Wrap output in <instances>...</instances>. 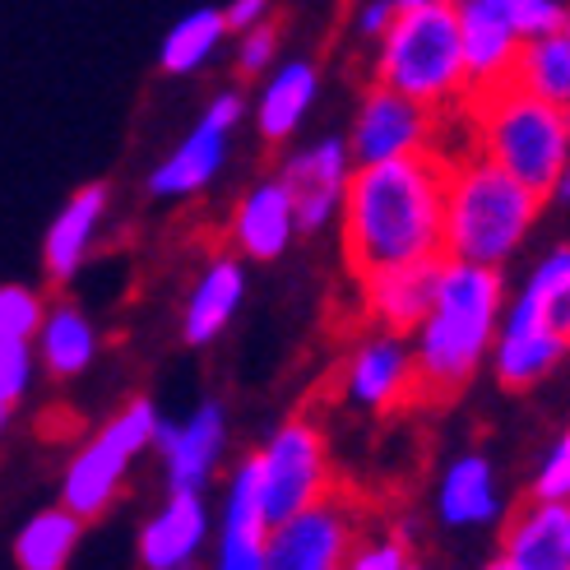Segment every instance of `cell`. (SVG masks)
I'll use <instances>...</instances> for the list:
<instances>
[{"label":"cell","instance_id":"cell-28","mask_svg":"<svg viewBox=\"0 0 570 570\" xmlns=\"http://www.w3.org/2000/svg\"><path fill=\"white\" fill-rule=\"evenodd\" d=\"M510 83L533 94V98L552 102V107H561V111H570V42H566V33L520 42Z\"/></svg>","mask_w":570,"mask_h":570},{"label":"cell","instance_id":"cell-37","mask_svg":"<svg viewBox=\"0 0 570 570\" xmlns=\"http://www.w3.org/2000/svg\"><path fill=\"white\" fill-rule=\"evenodd\" d=\"M548 199H561V205H570V158H566V167H561V177H557V186H552Z\"/></svg>","mask_w":570,"mask_h":570},{"label":"cell","instance_id":"cell-10","mask_svg":"<svg viewBox=\"0 0 570 570\" xmlns=\"http://www.w3.org/2000/svg\"><path fill=\"white\" fill-rule=\"evenodd\" d=\"M436 130H441V111L394 94L385 83H366L344 139L353 163H390L409 154H432Z\"/></svg>","mask_w":570,"mask_h":570},{"label":"cell","instance_id":"cell-18","mask_svg":"<svg viewBox=\"0 0 570 570\" xmlns=\"http://www.w3.org/2000/svg\"><path fill=\"white\" fill-rule=\"evenodd\" d=\"M107 209H111V190L102 181L79 186L66 205L56 209V218L47 223V237H42V265H47L51 283H70L83 265H89L98 233L107 223Z\"/></svg>","mask_w":570,"mask_h":570},{"label":"cell","instance_id":"cell-9","mask_svg":"<svg viewBox=\"0 0 570 570\" xmlns=\"http://www.w3.org/2000/svg\"><path fill=\"white\" fill-rule=\"evenodd\" d=\"M242 117H246V98L237 89H218L205 102V111H199L195 130H186L181 145L149 173L145 190L154 199H195V195H205L223 173L227 139H233V130L242 126Z\"/></svg>","mask_w":570,"mask_h":570},{"label":"cell","instance_id":"cell-30","mask_svg":"<svg viewBox=\"0 0 570 570\" xmlns=\"http://www.w3.org/2000/svg\"><path fill=\"white\" fill-rule=\"evenodd\" d=\"M38 381V353L33 344H14L0 338V413H14L23 404V394Z\"/></svg>","mask_w":570,"mask_h":570},{"label":"cell","instance_id":"cell-23","mask_svg":"<svg viewBox=\"0 0 570 570\" xmlns=\"http://www.w3.org/2000/svg\"><path fill=\"white\" fill-rule=\"evenodd\" d=\"M501 557L520 570H570V501L529 497L501 529Z\"/></svg>","mask_w":570,"mask_h":570},{"label":"cell","instance_id":"cell-6","mask_svg":"<svg viewBox=\"0 0 570 570\" xmlns=\"http://www.w3.org/2000/svg\"><path fill=\"white\" fill-rule=\"evenodd\" d=\"M154 432H158L154 399H145V394L126 399V404L70 454V464L61 473V505L75 510L83 524L107 515L111 501L121 497L135 460L145 450H154Z\"/></svg>","mask_w":570,"mask_h":570},{"label":"cell","instance_id":"cell-27","mask_svg":"<svg viewBox=\"0 0 570 570\" xmlns=\"http://www.w3.org/2000/svg\"><path fill=\"white\" fill-rule=\"evenodd\" d=\"M227 38L233 33H227L223 6H199L167 28V38L158 47V70L163 75H199L223 51Z\"/></svg>","mask_w":570,"mask_h":570},{"label":"cell","instance_id":"cell-3","mask_svg":"<svg viewBox=\"0 0 570 570\" xmlns=\"http://www.w3.org/2000/svg\"><path fill=\"white\" fill-rule=\"evenodd\" d=\"M543 195H533L524 181H515L482 158L478 149L445 167V223H441V255L445 261H469L505 269L524 250Z\"/></svg>","mask_w":570,"mask_h":570},{"label":"cell","instance_id":"cell-33","mask_svg":"<svg viewBox=\"0 0 570 570\" xmlns=\"http://www.w3.org/2000/svg\"><path fill=\"white\" fill-rule=\"evenodd\" d=\"M409 561L413 552L404 533H376V538H357L344 570H404Z\"/></svg>","mask_w":570,"mask_h":570},{"label":"cell","instance_id":"cell-31","mask_svg":"<svg viewBox=\"0 0 570 570\" xmlns=\"http://www.w3.org/2000/svg\"><path fill=\"white\" fill-rule=\"evenodd\" d=\"M278 19H265V23H255L246 28V33H237V47H233V61H237V75L242 79H265L269 66L278 61Z\"/></svg>","mask_w":570,"mask_h":570},{"label":"cell","instance_id":"cell-17","mask_svg":"<svg viewBox=\"0 0 570 570\" xmlns=\"http://www.w3.org/2000/svg\"><path fill=\"white\" fill-rule=\"evenodd\" d=\"M209 529L214 515L205 505V492H167V501L139 529V566L145 570L195 566V557L209 543Z\"/></svg>","mask_w":570,"mask_h":570},{"label":"cell","instance_id":"cell-45","mask_svg":"<svg viewBox=\"0 0 570 570\" xmlns=\"http://www.w3.org/2000/svg\"><path fill=\"white\" fill-rule=\"evenodd\" d=\"M505 6H510V0H505Z\"/></svg>","mask_w":570,"mask_h":570},{"label":"cell","instance_id":"cell-38","mask_svg":"<svg viewBox=\"0 0 570 570\" xmlns=\"http://www.w3.org/2000/svg\"><path fill=\"white\" fill-rule=\"evenodd\" d=\"M482 570H520V566H515V561H505V557H501V552H497V557H492V561H488V566H482Z\"/></svg>","mask_w":570,"mask_h":570},{"label":"cell","instance_id":"cell-19","mask_svg":"<svg viewBox=\"0 0 570 570\" xmlns=\"http://www.w3.org/2000/svg\"><path fill=\"white\" fill-rule=\"evenodd\" d=\"M505 515L497 464L482 450H464L441 469L436 482V520L445 529H497Z\"/></svg>","mask_w":570,"mask_h":570},{"label":"cell","instance_id":"cell-11","mask_svg":"<svg viewBox=\"0 0 570 570\" xmlns=\"http://www.w3.org/2000/svg\"><path fill=\"white\" fill-rule=\"evenodd\" d=\"M353 154L344 135H321L311 145H297L283 158L278 177L293 190V209H297V233L316 237L325 227L338 223L344 214V195H348V177H353Z\"/></svg>","mask_w":570,"mask_h":570},{"label":"cell","instance_id":"cell-7","mask_svg":"<svg viewBox=\"0 0 570 570\" xmlns=\"http://www.w3.org/2000/svg\"><path fill=\"white\" fill-rule=\"evenodd\" d=\"M255 492H261L265 520L278 524L293 510L321 501L334 488L330 469V441L311 417H288L265 436V445L250 454Z\"/></svg>","mask_w":570,"mask_h":570},{"label":"cell","instance_id":"cell-16","mask_svg":"<svg viewBox=\"0 0 570 570\" xmlns=\"http://www.w3.org/2000/svg\"><path fill=\"white\" fill-rule=\"evenodd\" d=\"M460 47H464V79L469 98L510 83L520 56V33L505 0H460Z\"/></svg>","mask_w":570,"mask_h":570},{"label":"cell","instance_id":"cell-24","mask_svg":"<svg viewBox=\"0 0 570 570\" xmlns=\"http://www.w3.org/2000/svg\"><path fill=\"white\" fill-rule=\"evenodd\" d=\"M505 316L548 330L570 353V242H557L538 255L520 293L505 297Z\"/></svg>","mask_w":570,"mask_h":570},{"label":"cell","instance_id":"cell-36","mask_svg":"<svg viewBox=\"0 0 570 570\" xmlns=\"http://www.w3.org/2000/svg\"><path fill=\"white\" fill-rule=\"evenodd\" d=\"M223 19H227V33H246V28L274 19V0H233V6H223Z\"/></svg>","mask_w":570,"mask_h":570},{"label":"cell","instance_id":"cell-5","mask_svg":"<svg viewBox=\"0 0 570 570\" xmlns=\"http://www.w3.org/2000/svg\"><path fill=\"white\" fill-rule=\"evenodd\" d=\"M464 107L473 117L478 154L548 199L570 158V111L515 89V83H497Z\"/></svg>","mask_w":570,"mask_h":570},{"label":"cell","instance_id":"cell-26","mask_svg":"<svg viewBox=\"0 0 570 570\" xmlns=\"http://www.w3.org/2000/svg\"><path fill=\"white\" fill-rule=\"evenodd\" d=\"M83 538V520L66 505H47L28 515L14 533V566L19 570H66Z\"/></svg>","mask_w":570,"mask_h":570},{"label":"cell","instance_id":"cell-34","mask_svg":"<svg viewBox=\"0 0 570 570\" xmlns=\"http://www.w3.org/2000/svg\"><path fill=\"white\" fill-rule=\"evenodd\" d=\"M505 10H510V19H515V33H520V42H529V38L561 33L566 0H510Z\"/></svg>","mask_w":570,"mask_h":570},{"label":"cell","instance_id":"cell-20","mask_svg":"<svg viewBox=\"0 0 570 570\" xmlns=\"http://www.w3.org/2000/svg\"><path fill=\"white\" fill-rule=\"evenodd\" d=\"M265 533H269V520L261 510L255 469H250V454H246V460L233 469V478H227V492H223L214 570H269L265 566Z\"/></svg>","mask_w":570,"mask_h":570},{"label":"cell","instance_id":"cell-39","mask_svg":"<svg viewBox=\"0 0 570 570\" xmlns=\"http://www.w3.org/2000/svg\"><path fill=\"white\" fill-rule=\"evenodd\" d=\"M561 33H566V42H570V6H566V19H561Z\"/></svg>","mask_w":570,"mask_h":570},{"label":"cell","instance_id":"cell-1","mask_svg":"<svg viewBox=\"0 0 570 570\" xmlns=\"http://www.w3.org/2000/svg\"><path fill=\"white\" fill-rule=\"evenodd\" d=\"M445 167L450 158H441L436 149L353 167L344 214H338L353 274L441 255Z\"/></svg>","mask_w":570,"mask_h":570},{"label":"cell","instance_id":"cell-12","mask_svg":"<svg viewBox=\"0 0 570 570\" xmlns=\"http://www.w3.org/2000/svg\"><path fill=\"white\" fill-rule=\"evenodd\" d=\"M158 460H163V478L167 492H209V482L227 454V413L218 399L195 404L181 422L158 417Z\"/></svg>","mask_w":570,"mask_h":570},{"label":"cell","instance_id":"cell-25","mask_svg":"<svg viewBox=\"0 0 570 570\" xmlns=\"http://www.w3.org/2000/svg\"><path fill=\"white\" fill-rule=\"evenodd\" d=\"M98 348H102V338H98V325L89 311L79 302H47L42 330L33 334V353L51 381L83 376L98 362Z\"/></svg>","mask_w":570,"mask_h":570},{"label":"cell","instance_id":"cell-29","mask_svg":"<svg viewBox=\"0 0 570 570\" xmlns=\"http://www.w3.org/2000/svg\"><path fill=\"white\" fill-rule=\"evenodd\" d=\"M47 297L28 283H0V338L14 344H33V334L42 330Z\"/></svg>","mask_w":570,"mask_h":570},{"label":"cell","instance_id":"cell-43","mask_svg":"<svg viewBox=\"0 0 570 570\" xmlns=\"http://www.w3.org/2000/svg\"><path fill=\"white\" fill-rule=\"evenodd\" d=\"M177 570H195V566H177Z\"/></svg>","mask_w":570,"mask_h":570},{"label":"cell","instance_id":"cell-41","mask_svg":"<svg viewBox=\"0 0 570 570\" xmlns=\"http://www.w3.org/2000/svg\"><path fill=\"white\" fill-rule=\"evenodd\" d=\"M6 426H10V413H0V436H6Z\"/></svg>","mask_w":570,"mask_h":570},{"label":"cell","instance_id":"cell-4","mask_svg":"<svg viewBox=\"0 0 570 570\" xmlns=\"http://www.w3.org/2000/svg\"><path fill=\"white\" fill-rule=\"evenodd\" d=\"M372 83L404 94L432 111L464 107V47H460V6L454 0H426V6L394 10L390 28L372 47Z\"/></svg>","mask_w":570,"mask_h":570},{"label":"cell","instance_id":"cell-21","mask_svg":"<svg viewBox=\"0 0 570 570\" xmlns=\"http://www.w3.org/2000/svg\"><path fill=\"white\" fill-rule=\"evenodd\" d=\"M321 94V66L306 61V56H293V61H274L269 75L261 79V94H255V130H261L265 145H288V139L302 130V121L311 117Z\"/></svg>","mask_w":570,"mask_h":570},{"label":"cell","instance_id":"cell-15","mask_svg":"<svg viewBox=\"0 0 570 570\" xmlns=\"http://www.w3.org/2000/svg\"><path fill=\"white\" fill-rule=\"evenodd\" d=\"M297 237L302 233H297V209H293L288 181L278 173L250 181L246 195L237 199L233 218H227V242L237 246L242 261H255V265L283 261Z\"/></svg>","mask_w":570,"mask_h":570},{"label":"cell","instance_id":"cell-2","mask_svg":"<svg viewBox=\"0 0 570 570\" xmlns=\"http://www.w3.org/2000/svg\"><path fill=\"white\" fill-rule=\"evenodd\" d=\"M505 311V269L445 261L432 311L409 334L413 372H417V399H445L460 394L492 353V338Z\"/></svg>","mask_w":570,"mask_h":570},{"label":"cell","instance_id":"cell-32","mask_svg":"<svg viewBox=\"0 0 570 570\" xmlns=\"http://www.w3.org/2000/svg\"><path fill=\"white\" fill-rule=\"evenodd\" d=\"M529 497H543V501H570V422H566V432L548 445L543 464L533 469Z\"/></svg>","mask_w":570,"mask_h":570},{"label":"cell","instance_id":"cell-14","mask_svg":"<svg viewBox=\"0 0 570 570\" xmlns=\"http://www.w3.org/2000/svg\"><path fill=\"white\" fill-rule=\"evenodd\" d=\"M441 265H445V255H426V261L381 265V269L357 274L366 325L409 338V334L422 325L426 311H432L436 283H441Z\"/></svg>","mask_w":570,"mask_h":570},{"label":"cell","instance_id":"cell-13","mask_svg":"<svg viewBox=\"0 0 570 570\" xmlns=\"http://www.w3.org/2000/svg\"><path fill=\"white\" fill-rule=\"evenodd\" d=\"M338 390H344V399L362 413H390L399 404H413L417 372H413L409 338L390 334V330H372L348 353L344 372H338Z\"/></svg>","mask_w":570,"mask_h":570},{"label":"cell","instance_id":"cell-40","mask_svg":"<svg viewBox=\"0 0 570 570\" xmlns=\"http://www.w3.org/2000/svg\"><path fill=\"white\" fill-rule=\"evenodd\" d=\"M394 6H399V10H404V6H426V0H394Z\"/></svg>","mask_w":570,"mask_h":570},{"label":"cell","instance_id":"cell-35","mask_svg":"<svg viewBox=\"0 0 570 570\" xmlns=\"http://www.w3.org/2000/svg\"><path fill=\"white\" fill-rule=\"evenodd\" d=\"M394 0H362V6L353 10V33H357V42H381V33L390 28V19H394Z\"/></svg>","mask_w":570,"mask_h":570},{"label":"cell","instance_id":"cell-44","mask_svg":"<svg viewBox=\"0 0 570 570\" xmlns=\"http://www.w3.org/2000/svg\"><path fill=\"white\" fill-rule=\"evenodd\" d=\"M454 6H460V0H454Z\"/></svg>","mask_w":570,"mask_h":570},{"label":"cell","instance_id":"cell-8","mask_svg":"<svg viewBox=\"0 0 570 570\" xmlns=\"http://www.w3.org/2000/svg\"><path fill=\"white\" fill-rule=\"evenodd\" d=\"M362 538V515L344 492H325L293 510L288 520L269 524L265 533V566L269 570H344L353 543Z\"/></svg>","mask_w":570,"mask_h":570},{"label":"cell","instance_id":"cell-42","mask_svg":"<svg viewBox=\"0 0 570 570\" xmlns=\"http://www.w3.org/2000/svg\"><path fill=\"white\" fill-rule=\"evenodd\" d=\"M404 570H426V566H422V561H409V566H404Z\"/></svg>","mask_w":570,"mask_h":570},{"label":"cell","instance_id":"cell-22","mask_svg":"<svg viewBox=\"0 0 570 570\" xmlns=\"http://www.w3.org/2000/svg\"><path fill=\"white\" fill-rule=\"evenodd\" d=\"M246 302V265L242 255H214L190 283V293L181 302V344L209 348L214 338L233 325V316Z\"/></svg>","mask_w":570,"mask_h":570}]
</instances>
